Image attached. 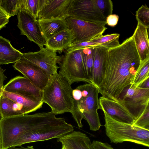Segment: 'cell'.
I'll use <instances>...</instances> for the list:
<instances>
[{
	"label": "cell",
	"mask_w": 149,
	"mask_h": 149,
	"mask_svg": "<svg viewBox=\"0 0 149 149\" xmlns=\"http://www.w3.org/2000/svg\"><path fill=\"white\" fill-rule=\"evenodd\" d=\"M100 109L118 122L132 125L135 120L122 102L102 96L99 99Z\"/></svg>",
	"instance_id": "obj_15"
},
{
	"label": "cell",
	"mask_w": 149,
	"mask_h": 149,
	"mask_svg": "<svg viewBox=\"0 0 149 149\" xmlns=\"http://www.w3.org/2000/svg\"><path fill=\"white\" fill-rule=\"evenodd\" d=\"M84 49L66 50L58 64V74L71 85L80 81L92 84L87 76L83 57Z\"/></svg>",
	"instance_id": "obj_6"
},
{
	"label": "cell",
	"mask_w": 149,
	"mask_h": 149,
	"mask_svg": "<svg viewBox=\"0 0 149 149\" xmlns=\"http://www.w3.org/2000/svg\"><path fill=\"white\" fill-rule=\"evenodd\" d=\"M136 18L137 21L148 29L149 27V8L142 5L136 11Z\"/></svg>",
	"instance_id": "obj_31"
},
{
	"label": "cell",
	"mask_w": 149,
	"mask_h": 149,
	"mask_svg": "<svg viewBox=\"0 0 149 149\" xmlns=\"http://www.w3.org/2000/svg\"><path fill=\"white\" fill-rule=\"evenodd\" d=\"M40 0H22L20 9L23 10L38 20Z\"/></svg>",
	"instance_id": "obj_29"
},
{
	"label": "cell",
	"mask_w": 149,
	"mask_h": 149,
	"mask_svg": "<svg viewBox=\"0 0 149 149\" xmlns=\"http://www.w3.org/2000/svg\"><path fill=\"white\" fill-rule=\"evenodd\" d=\"M71 85L57 72L50 77L42 91V100L56 115L72 112L73 106Z\"/></svg>",
	"instance_id": "obj_4"
},
{
	"label": "cell",
	"mask_w": 149,
	"mask_h": 149,
	"mask_svg": "<svg viewBox=\"0 0 149 149\" xmlns=\"http://www.w3.org/2000/svg\"><path fill=\"white\" fill-rule=\"evenodd\" d=\"M37 22L45 42L54 35L69 28L66 19L64 18L38 19Z\"/></svg>",
	"instance_id": "obj_20"
},
{
	"label": "cell",
	"mask_w": 149,
	"mask_h": 149,
	"mask_svg": "<svg viewBox=\"0 0 149 149\" xmlns=\"http://www.w3.org/2000/svg\"><path fill=\"white\" fill-rule=\"evenodd\" d=\"M100 11L106 19L112 14L113 5L111 0H95Z\"/></svg>",
	"instance_id": "obj_30"
},
{
	"label": "cell",
	"mask_w": 149,
	"mask_h": 149,
	"mask_svg": "<svg viewBox=\"0 0 149 149\" xmlns=\"http://www.w3.org/2000/svg\"><path fill=\"white\" fill-rule=\"evenodd\" d=\"M102 47L100 44L92 41L78 42L74 41L68 47L66 50H72L86 48H95Z\"/></svg>",
	"instance_id": "obj_32"
},
{
	"label": "cell",
	"mask_w": 149,
	"mask_h": 149,
	"mask_svg": "<svg viewBox=\"0 0 149 149\" xmlns=\"http://www.w3.org/2000/svg\"><path fill=\"white\" fill-rule=\"evenodd\" d=\"M8 149H35L33 146H28L27 148L21 146L20 148H16L15 147L11 146Z\"/></svg>",
	"instance_id": "obj_40"
},
{
	"label": "cell",
	"mask_w": 149,
	"mask_h": 149,
	"mask_svg": "<svg viewBox=\"0 0 149 149\" xmlns=\"http://www.w3.org/2000/svg\"><path fill=\"white\" fill-rule=\"evenodd\" d=\"M5 70H3L0 65V97L2 94L3 89V83L7 78L4 74Z\"/></svg>",
	"instance_id": "obj_36"
},
{
	"label": "cell",
	"mask_w": 149,
	"mask_h": 149,
	"mask_svg": "<svg viewBox=\"0 0 149 149\" xmlns=\"http://www.w3.org/2000/svg\"><path fill=\"white\" fill-rule=\"evenodd\" d=\"M138 86L142 88H149V77L147 79Z\"/></svg>",
	"instance_id": "obj_38"
},
{
	"label": "cell",
	"mask_w": 149,
	"mask_h": 149,
	"mask_svg": "<svg viewBox=\"0 0 149 149\" xmlns=\"http://www.w3.org/2000/svg\"><path fill=\"white\" fill-rule=\"evenodd\" d=\"M56 116L51 111L2 118L0 121L2 149L12 146L24 133L64 124V119Z\"/></svg>",
	"instance_id": "obj_2"
},
{
	"label": "cell",
	"mask_w": 149,
	"mask_h": 149,
	"mask_svg": "<svg viewBox=\"0 0 149 149\" xmlns=\"http://www.w3.org/2000/svg\"><path fill=\"white\" fill-rule=\"evenodd\" d=\"M3 18L9 19L10 18L4 11L0 7V19Z\"/></svg>",
	"instance_id": "obj_39"
},
{
	"label": "cell",
	"mask_w": 149,
	"mask_h": 149,
	"mask_svg": "<svg viewBox=\"0 0 149 149\" xmlns=\"http://www.w3.org/2000/svg\"><path fill=\"white\" fill-rule=\"evenodd\" d=\"M132 35L141 61L149 57L148 29L137 22Z\"/></svg>",
	"instance_id": "obj_19"
},
{
	"label": "cell",
	"mask_w": 149,
	"mask_h": 149,
	"mask_svg": "<svg viewBox=\"0 0 149 149\" xmlns=\"http://www.w3.org/2000/svg\"><path fill=\"white\" fill-rule=\"evenodd\" d=\"M92 149H114L107 143L94 140L91 145Z\"/></svg>",
	"instance_id": "obj_34"
},
{
	"label": "cell",
	"mask_w": 149,
	"mask_h": 149,
	"mask_svg": "<svg viewBox=\"0 0 149 149\" xmlns=\"http://www.w3.org/2000/svg\"><path fill=\"white\" fill-rule=\"evenodd\" d=\"M105 25L106 19L98 8L95 0H73L69 17Z\"/></svg>",
	"instance_id": "obj_8"
},
{
	"label": "cell",
	"mask_w": 149,
	"mask_h": 149,
	"mask_svg": "<svg viewBox=\"0 0 149 149\" xmlns=\"http://www.w3.org/2000/svg\"><path fill=\"white\" fill-rule=\"evenodd\" d=\"M119 17L118 15L115 14L109 15L106 19L107 24L110 26H114L117 24Z\"/></svg>",
	"instance_id": "obj_35"
},
{
	"label": "cell",
	"mask_w": 149,
	"mask_h": 149,
	"mask_svg": "<svg viewBox=\"0 0 149 149\" xmlns=\"http://www.w3.org/2000/svg\"><path fill=\"white\" fill-rule=\"evenodd\" d=\"M149 77V57L141 61L132 84L136 87Z\"/></svg>",
	"instance_id": "obj_26"
},
{
	"label": "cell",
	"mask_w": 149,
	"mask_h": 149,
	"mask_svg": "<svg viewBox=\"0 0 149 149\" xmlns=\"http://www.w3.org/2000/svg\"><path fill=\"white\" fill-rule=\"evenodd\" d=\"M13 67L42 91L48 84L50 78L42 69L21 58L14 63Z\"/></svg>",
	"instance_id": "obj_14"
},
{
	"label": "cell",
	"mask_w": 149,
	"mask_h": 149,
	"mask_svg": "<svg viewBox=\"0 0 149 149\" xmlns=\"http://www.w3.org/2000/svg\"><path fill=\"white\" fill-rule=\"evenodd\" d=\"M0 149H2V147L1 138L0 131Z\"/></svg>",
	"instance_id": "obj_41"
},
{
	"label": "cell",
	"mask_w": 149,
	"mask_h": 149,
	"mask_svg": "<svg viewBox=\"0 0 149 149\" xmlns=\"http://www.w3.org/2000/svg\"><path fill=\"white\" fill-rule=\"evenodd\" d=\"M57 141L67 149H92V142L89 137L79 131L74 130L58 138Z\"/></svg>",
	"instance_id": "obj_18"
},
{
	"label": "cell",
	"mask_w": 149,
	"mask_h": 149,
	"mask_svg": "<svg viewBox=\"0 0 149 149\" xmlns=\"http://www.w3.org/2000/svg\"><path fill=\"white\" fill-rule=\"evenodd\" d=\"M132 125L149 130V105L147 107L141 115L134 121Z\"/></svg>",
	"instance_id": "obj_33"
},
{
	"label": "cell",
	"mask_w": 149,
	"mask_h": 149,
	"mask_svg": "<svg viewBox=\"0 0 149 149\" xmlns=\"http://www.w3.org/2000/svg\"><path fill=\"white\" fill-rule=\"evenodd\" d=\"M9 19L3 18L0 19V30L5 27L8 23Z\"/></svg>",
	"instance_id": "obj_37"
},
{
	"label": "cell",
	"mask_w": 149,
	"mask_h": 149,
	"mask_svg": "<svg viewBox=\"0 0 149 149\" xmlns=\"http://www.w3.org/2000/svg\"><path fill=\"white\" fill-rule=\"evenodd\" d=\"M21 2L22 0H1L0 7L10 18L17 15L20 8Z\"/></svg>",
	"instance_id": "obj_27"
},
{
	"label": "cell",
	"mask_w": 149,
	"mask_h": 149,
	"mask_svg": "<svg viewBox=\"0 0 149 149\" xmlns=\"http://www.w3.org/2000/svg\"><path fill=\"white\" fill-rule=\"evenodd\" d=\"M62 146V148L61 149H67L64 146Z\"/></svg>",
	"instance_id": "obj_42"
},
{
	"label": "cell",
	"mask_w": 149,
	"mask_h": 149,
	"mask_svg": "<svg viewBox=\"0 0 149 149\" xmlns=\"http://www.w3.org/2000/svg\"><path fill=\"white\" fill-rule=\"evenodd\" d=\"M94 49L92 82L97 88L102 81L104 60L108 49L99 47Z\"/></svg>",
	"instance_id": "obj_21"
},
{
	"label": "cell",
	"mask_w": 149,
	"mask_h": 149,
	"mask_svg": "<svg viewBox=\"0 0 149 149\" xmlns=\"http://www.w3.org/2000/svg\"><path fill=\"white\" fill-rule=\"evenodd\" d=\"M120 35L118 33L102 35L92 41L100 44L102 47L109 49L120 45L119 41Z\"/></svg>",
	"instance_id": "obj_25"
},
{
	"label": "cell",
	"mask_w": 149,
	"mask_h": 149,
	"mask_svg": "<svg viewBox=\"0 0 149 149\" xmlns=\"http://www.w3.org/2000/svg\"><path fill=\"white\" fill-rule=\"evenodd\" d=\"M23 54L13 47L9 40L0 36V64L15 63Z\"/></svg>",
	"instance_id": "obj_22"
},
{
	"label": "cell",
	"mask_w": 149,
	"mask_h": 149,
	"mask_svg": "<svg viewBox=\"0 0 149 149\" xmlns=\"http://www.w3.org/2000/svg\"><path fill=\"white\" fill-rule=\"evenodd\" d=\"M3 90L20 95L32 96L42 99V91L24 77L18 76L11 79L5 86Z\"/></svg>",
	"instance_id": "obj_16"
},
{
	"label": "cell",
	"mask_w": 149,
	"mask_h": 149,
	"mask_svg": "<svg viewBox=\"0 0 149 149\" xmlns=\"http://www.w3.org/2000/svg\"><path fill=\"white\" fill-rule=\"evenodd\" d=\"M29 110L1 95L0 97V113L2 118L26 114Z\"/></svg>",
	"instance_id": "obj_24"
},
{
	"label": "cell",
	"mask_w": 149,
	"mask_h": 149,
	"mask_svg": "<svg viewBox=\"0 0 149 149\" xmlns=\"http://www.w3.org/2000/svg\"><path fill=\"white\" fill-rule=\"evenodd\" d=\"M74 127L68 123L24 133L20 136L12 146H20L30 143L58 138L74 131Z\"/></svg>",
	"instance_id": "obj_9"
},
{
	"label": "cell",
	"mask_w": 149,
	"mask_h": 149,
	"mask_svg": "<svg viewBox=\"0 0 149 149\" xmlns=\"http://www.w3.org/2000/svg\"><path fill=\"white\" fill-rule=\"evenodd\" d=\"M2 118V117L0 113V121Z\"/></svg>",
	"instance_id": "obj_43"
},
{
	"label": "cell",
	"mask_w": 149,
	"mask_h": 149,
	"mask_svg": "<svg viewBox=\"0 0 149 149\" xmlns=\"http://www.w3.org/2000/svg\"><path fill=\"white\" fill-rule=\"evenodd\" d=\"M2 95L30 110L36 111L42 107L43 104L41 98L8 92L3 90Z\"/></svg>",
	"instance_id": "obj_23"
},
{
	"label": "cell",
	"mask_w": 149,
	"mask_h": 149,
	"mask_svg": "<svg viewBox=\"0 0 149 149\" xmlns=\"http://www.w3.org/2000/svg\"><path fill=\"white\" fill-rule=\"evenodd\" d=\"M103 112L105 133L111 143L129 141L149 147V130L118 122Z\"/></svg>",
	"instance_id": "obj_5"
},
{
	"label": "cell",
	"mask_w": 149,
	"mask_h": 149,
	"mask_svg": "<svg viewBox=\"0 0 149 149\" xmlns=\"http://www.w3.org/2000/svg\"><path fill=\"white\" fill-rule=\"evenodd\" d=\"M132 149H134V148H132Z\"/></svg>",
	"instance_id": "obj_44"
},
{
	"label": "cell",
	"mask_w": 149,
	"mask_h": 149,
	"mask_svg": "<svg viewBox=\"0 0 149 149\" xmlns=\"http://www.w3.org/2000/svg\"><path fill=\"white\" fill-rule=\"evenodd\" d=\"M94 48H86L83 50V57L88 79L92 82Z\"/></svg>",
	"instance_id": "obj_28"
},
{
	"label": "cell",
	"mask_w": 149,
	"mask_h": 149,
	"mask_svg": "<svg viewBox=\"0 0 149 149\" xmlns=\"http://www.w3.org/2000/svg\"><path fill=\"white\" fill-rule=\"evenodd\" d=\"M75 39L74 32L69 28L61 31L49 38L45 46L48 49L54 52L61 53L66 49Z\"/></svg>",
	"instance_id": "obj_17"
},
{
	"label": "cell",
	"mask_w": 149,
	"mask_h": 149,
	"mask_svg": "<svg viewBox=\"0 0 149 149\" xmlns=\"http://www.w3.org/2000/svg\"><path fill=\"white\" fill-rule=\"evenodd\" d=\"M73 0H40L38 20L69 17Z\"/></svg>",
	"instance_id": "obj_13"
},
{
	"label": "cell",
	"mask_w": 149,
	"mask_h": 149,
	"mask_svg": "<svg viewBox=\"0 0 149 149\" xmlns=\"http://www.w3.org/2000/svg\"><path fill=\"white\" fill-rule=\"evenodd\" d=\"M21 58L42 69L50 77L59 68L57 63L61 62V56L43 47L37 52L23 53Z\"/></svg>",
	"instance_id": "obj_11"
},
{
	"label": "cell",
	"mask_w": 149,
	"mask_h": 149,
	"mask_svg": "<svg viewBox=\"0 0 149 149\" xmlns=\"http://www.w3.org/2000/svg\"><path fill=\"white\" fill-rule=\"evenodd\" d=\"M97 88L91 83L79 85L73 89L72 116L79 128L83 127V118L86 120L90 130H99L101 126L97 111L100 109Z\"/></svg>",
	"instance_id": "obj_3"
},
{
	"label": "cell",
	"mask_w": 149,
	"mask_h": 149,
	"mask_svg": "<svg viewBox=\"0 0 149 149\" xmlns=\"http://www.w3.org/2000/svg\"><path fill=\"white\" fill-rule=\"evenodd\" d=\"M118 100L123 102L135 120L149 105V88L130 85L123 89Z\"/></svg>",
	"instance_id": "obj_7"
},
{
	"label": "cell",
	"mask_w": 149,
	"mask_h": 149,
	"mask_svg": "<svg viewBox=\"0 0 149 149\" xmlns=\"http://www.w3.org/2000/svg\"><path fill=\"white\" fill-rule=\"evenodd\" d=\"M141 63L132 36L118 46L108 49L97 87L99 93L102 97L118 100L123 89L132 84Z\"/></svg>",
	"instance_id": "obj_1"
},
{
	"label": "cell",
	"mask_w": 149,
	"mask_h": 149,
	"mask_svg": "<svg viewBox=\"0 0 149 149\" xmlns=\"http://www.w3.org/2000/svg\"><path fill=\"white\" fill-rule=\"evenodd\" d=\"M69 28L73 30L74 41L84 42L92 41L102 36L107 28L105 25L88 22L72 17L66 19Z\"/></svg>",
	"instance_id": "obj_10"
},
{
	"label": "cell",
	"mask_w": 149,
	"mask_h": 149,
	"mask_svg": "<svg viewBox=\"0 0 149 149\" xmlns=\"http://www.w3.org/2000/svg\"><path fill=\"white\" fill-rule=\"evenodd\" d=\"M17 26L20 30V34L25 36L31 42L36 44L40 48L43 47L45 42L37 22L26 11L19 9L17 14Z\"/></svg>",
	"instance_id": "obj_12"
}]
</instances>
